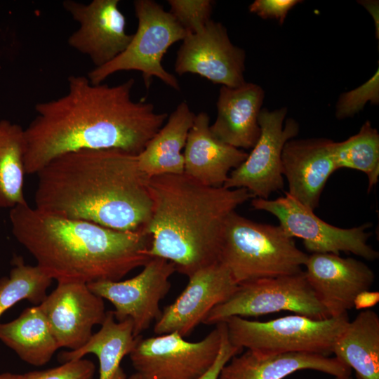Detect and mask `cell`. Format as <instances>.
I'll return each mask as SVG.
<instances>
[{"label": "cell", "mask_w": 379, "mask_h": 379, "mask_svg": "<svg viewBox=\"0 0 379 379\" xmlns=\"http://www.w3.org/2000/svg\"><path fill=\"white\" fill-rule=\"evenodd\" d=\"M132 78L114 86L71 75L67 93L38 102L25 129L26 174H36L55 158L83 149H117L140 154L168 119L152 103L135 101Z\"/></svg>", "instance_id": "obj_1"}, {"label": "cell", "mask_w": 379, "mask_h": 379, "mask_svg": "<svg viewBox=\"0 0 379 379\" xmlns=\"http://www.w3.org/2000/svg\"><path fill=\"white\" fill-rule=\"evenodd\" d=\"M36 175L34 204L41 211L126 232L142 230L150 218L149 178L137 154L117 149L72 152Z\"/></svg>", "instance_id": "obj_2"}, {"label": "cell", "mask_w": 379, "mask_h": 379, "mask_svg": "<svg viewBox=\"0 0 379 379\" xmlns=\"http://www.w3.org/2000/svg\"><path fill=\"white\" fill-rule=\"evenodd\" d=\"M15 239L39 269L58 282L119 281L152 258L142 230L119 231L41 211L27 203L10 209Z\"/></svg>", "instance_id": "obj_3"}, {"label": "cell", "mask_w": 379, "mask_h": 379, "mask_svg": "<svg viewBox=\"0 0 379 379\" xmlns=\"http://www.w3.org/2000/svg\"><path fill=\"white\" fill-rule=\"evenodd\" d=\"M152 201L142 231L150 237L147 254L174 264L189 277L219 262L228 217L253 197L246 189L203 185L185 173L149 178Z\"/></svg>", "instance_id": "obj_4"}, {"label": "cell", "mask_w": 379, "mask_h": 379, "mask_svg": "<svg viewBox=\"0 0 379 379\" xmlns=\"http://www.w3.org/2000/svg\"><path fill=\"white\" fill-rule=\"evenodd\" d=\"M307 258L279 225L257 222L236 211L226 221L219 262L238 285L298 274Z\"/></svg>", "instance_id": "obj_5"}, {"label": "cell", "mask_w": 379, "mask_h": 379, "mask_svg": "<svg viewBox=\"0 0 379 379\" xmlns=\"http://www.w3.org/2000/svg\"><path fill=\"white\" fill-rule=\"evenodd\" d=\"M349 321L347 314L324 319L294 314L267 321L232 317L224 322L230 342L241 349L328 356Z\"/></svg>", "instance_id": "obj_6"}, {"label": "cell", "mask_w": 379, "mask_h": 379, "mask_svg": "<svg viewBox=\"0 0 379 379\" xmlns=\"http://www.w3.org/2000/svg\"><path fill=\"white\" fill-rule=\"evenodd\" d=\"M133 6L138 27L127 48L109 63L94 67L86 77L92 84H99L116 72L135 70L141 72L147 88L153 77H157L179 91L178 79L165 69L162 59L168 49L189 32L154 1L135 0Z\"/></svg>", "instance_id": "obj_7"}, {"label": "cell", "mask_w": 379, "mask_h": 379, "mask_svg": "<svg viewBox=\"0 0 379 379\" xmlns=\"http://www.w3.org/2000/svg\"><path fill=\"white\" fill-rule=\"evenodd\" d=\"M280 311L316 319L330 317L302 270L292 275L262 278L239 284L227 300L210 311L202 324L216 325L232 317H258Z\"/></svg>", "instance_id": "obj_8"}, {"label": "cell", "mask_w": 379, "mask_h": 379, "mask_svg": "<svg viewBox=\"0 0 379 379\" xmlns=\"http://www.w3.org/2000/svg\"><path fill=\"white\" fill-rule=\"evenodd\" d=\"M223 322L204 338L186 340L176 332L143 338L129 354L141 379H197L213 364L219 353Z\"/></svg>", "instance_id": "obj_9"}, {"label": "cell", "mask_w": 379, "mask_h": 379, "mask_svg": "<svg viewBox=\"0 0 379 379\" xmlns=\"http://www.w3.org/2000/svg\"><path fill=\"white\" fill-rule=\"evenodd\" d=\"M255 210L274 215L279 226L292 238L302 239L305 248L312 253H351L368 260H376L378 252L368 243L369 222L352 228H341L319 218L314 211L306 207L287 192L274 199L253 198Z\"/></svg>", "instance_id": "obj_10"}, {"label": "cell", "mask_w": 379, "mask_h": 379, "mask_svg": "<svg viewBox=\"0 0 379 379\" xmlns=\"http://www.w3.org/2000/svg\"><path fill=\"white\" fill-rule=\"evenodd\" d=\"M286 107L261 109L259 138L246 160L230 172L224 187L246 189L253 198L264 199L284 189L283 148L299 132L298 121L292 118L286 119Z\"/></svg>", "instance_id": "obj_11"}, {"label": "cell", "mask_w": 379, "mask_h": 379, "mask_svg": "<svg viewBox=\"0 0 379 379\" xmlns=\"http://www.w3.org/2000/svg\"><path fill=\"white\" fill-rule=\"evenodd\" d=\"M142 267L136 276L124 281L87 284L93 293L114 305L112 312L117 321H131L135 337L160 317L159 302L169 292L170 278L176 272L173 263L157 257Z\"/></svg>", "instance_id": "obj_12"}, {"label": "cell", "mask_w": 379, "mask_h": 379, "mask_svg": "<svg viewBox=\"0 0 379 379\" xmlns=\"http://www.w3.org/2000/svg\"><path fill=\"white\" fill-rule=\"evenodd\" d=\"M182 41L175 62V72L180 76L195 74L230 88L246 82V53L232 43L220 22L211 20L201 30L189 32Z\"/></svg>", "instance_id": "obj_13"}, {"label": "cell", "mask_w": 379, "mask_h": 379, "mask_svg": "<svg viewBox=\"0 0 379 379\" xmlns=\"http://www.w3.org/2000/svg\"><path fill=\"white\" fill-rule=\"evenodd\" d=\"M119 0H93L88 4L72 0L62 2L64 9L78 22L68 44L102 67L120 55L133 34L126 31V18L119 8Z\"/></svg>", "instance_id": "obj_14"}, {"label": "cell", "mask_w": 379, "mask_h": 379, "mask_svg": "<svg viewBox=\"0 0 379 379\" xmlns=\"http://www.w3.org/2000/svg\"><path fill=\"white\" fill-rule=\"evenodd\" d=\"M188 279L182 293L165 307L155 321V334L176 332L186 337L203 323L214 307L227 300L238 286L229 270L220 262L197 270Z\"/></svg>", "instance_id": "obj_15"}, {"label": "cell", "mask_w": 379, "mask_h": 379, "mask_svg": "<svg viewBox=\"0 0 379 379\" xmlns=\"http://www.w3.org/2000/svg\"><path fill=\"white\" fill-rule=\"evenodd\" d=\"M38 306L59 348L70 350L83 347L92 336L93 326L101 325L107 314L103 298L82 282H58Z\"/></svg>", "instance_id": "obj_16"}, {"label": "cell", "mask_w": 379, "mask_h": 379, "mask_svg": "<svg viewBox=\"0 0 379 379\" xmlns=\"http://www.w3.org/2000/svg\"><path fill=\"white\" fill-rule=\"evenodd\" d=\"M305 277L330 317L347 314L358 293L369 290L373 271L364 262L333 253H312L305 264Z\"/></svg>", "instance_id": "obj_17"}, {"label": "cell", "mask_w": 379, "mask_h": 379, "mask_svg": "<svg viewBox=\"0 0 379 379\" xmlns=\"http://www.w3.org/2000/svg\"><path fill=\"white\" fill-rule=\"evenodd\" d=\"M327 138H293L285 144L281 162L287 193L306 207L319 206L322 191L336 171L331 145Z\"/></svg>", "instance_id": "obj_18"}, {"label": "cell", "mask_w": 379, "mask_h": 379, "mask_svg": "<svg viewBox=\"0 0 379 379\" xmlns=\"http://www.w3.org/2000/svg\"><path fill=\"white\" fill-rule=\"evenodd\" d=\"M184 173L211 187H222L230 172L246 159L248 153L216 138L206 112L195 115L184 148Z\"/></svg>", "instance_id": "obj_19"}, {"label": "cell", "mask_w": 379, "mask_h": 379, "mask_svg": "<svg viewBox=\"0 0 379 379\" xmlns=\"http://www.w3.org/2000/svg\"><path fill=\"white\" fill-rule=\"evenodd\" d=\"M264 98V90L256 84L246 81L235 88L222 86L216 103V119L210 126L213 135L236 148L252 149L260 134L258 117Z\"/></svg>", "instance_id": "obj_20"}, {"label": "cell", "mask_w": 379, "mask_h": 379, "mask_svg": "<svg viewBox=\"0 0 379 379\" xmlns=\"http://www.w3.org/2000/svg\"><path fill=\"white\" fill-rule=\"evenodd\" d=\"M314 370L335 377L351 375L335 357L305 352L268 354L247 350L222 367L218 379H283L302 370Z\"/></svg>", "instance_id": "obj_21"}, {"label": "cell", "mask_w": 379, "mask_h": 379, "mask_svg": "<svg viewBox=\"0 0 379 379\" xmlns=\"http://www.w3.org/2000/svg\"><path fill=\"white\" fill-rule=\"evenodd\" d=\"M195 114L180 102L143 150L138 154L140 169L148 177L184 173L185 148Z\"/></svg>", "instance_id": "obj_22"}, {"label": "cell", "mask_w": 379, "mask_h": 379, "mask_svg": "<svg viewBox=\"0 0 379 379\" xmlns=\"http://www.w3.org/2000/svg\"><path fill=\"white\" fill-rule=\"evenodd\" d=\"M138 338L130 319L118 321L112 310L107 311L100 329L79 349L61 352L58 360L65 363L93 354L99 361V379H128L121 364L134 348Z\"/></svg>", "instance_id": "obj_23"}, {"label": "cell", "mask_w": 379, "mask_h": 379, "mask_svg": "<svg viewBox=\"0 0 379 379\" xmlns=\"http://www.w3.org/2000/svg\"><path fill=\"white\" fill-rule=\"evenodd\" d=\"M332 353L357 379H379V317L371 310L359 312L335 341Z\"/></svg>", "instance_id": "obj_24"}, {"label": "cell", "mask_w": 379, "mask_h": 379, "mask_svg": "<svg viewBox=\"0 0 379 379\" xmlns=\"http://www.w3.org/2000/svg\"><path fill=\"white\" fill-rule=\"evenodd\" d=\"M0 340L23 361L35 366L49 362L59 349L38 305L25 309L18 317L9 322L0 324Z\"/></svg>", "instance_id": "obj_25"}, {"label": "cell", "mask_w": 379, "mask_h": 379, "mask_svg": "<svg viewBox=\"0 0 379 379\" xmlns=\"http://www.w3.org/2000/svg\"><path fill=\"white\" fill-rule=\"evenodd\" d=\"M25 129L8 120L0 121V208L27 203L23 192L25 173Z\"/></svg>", "instance_id": "obj_26"}, {"label": "cell", "mask_w": 379, "mask_h": 379, "mask_svg": "<svg viewBox=\"0 0 379 379\" xmlns=\"http://www.w3.org/2000/svg\"><path fill=\"white\" fill-rule=\"evenodd\" d=\"M332 155L336 169L347 168L366 173L368 191L378 183L379 178V133L369 121L359 132L342 142H333Z\"/></svg>", "instance_id": "obj_27"}, {"label": "cell", "mask_w": 379, "mask_h": 379, "mask_svg": "<svg viewBox=\"0 0 379 379\" xmlns=\"http://www.w3.org/2000/svg\"><path fill=\"white\" fill-rule=\"evenodd\" d=\"M11 265L9 275L0 279V318L22 300L39 305L52 282L37 265L26 264L21 256L15 255Z\"/></svg>", "instance_id": "obj_28"}, {"label": "cell", "mask_w": 379, "mask_h": 379, "mask_svg": "<svg viewBox=\"0 0 379 379\" xmlns=\"http://www.w3.org/2000/svg\"><path fill=\"white\" fill-rule=\"evenodd\" d=\"M170 13L190 33L201 30L211 20L213 1L211 0H168Z\"/></svg>", "instance_id": "obj_29"}, {"label": "cell", "mask_w": 379, "mask_h": 379, "mask_svg": "<svg viewBox=\"0 0 379 379\" xmlns=\"http://www.w3.org/2000/svg\"><path fill=\"white\" fill-rule=\"evenodd\" d=\"M368 102L374 105L379 102L378 69L366 83L340 95L336 104L335 116L338 119L352 117L362 110Z\"/></svg>", "instance_id": "obj_30"}, {"label": "cell", "mask_w": 379, "mask_h": 379, "mask_svg": "<svg viewBox=\"0 0 379 379\" xmlns=\"http://www.w3.org/2000/svg\"><path fill=\"white\" fill-rule=\"evenodd\" d=\"M95 371L94 363L82 358L52 368L28 372L24 379H93Z\"/></svg>", "instance_id": "obj_31"}, {"label": "cell", "mask_w": 379, "mask_h": 379, "mask_svg": "<svg viewBox=\"0 0 379 379\" xmlns=\"http://www.w3.org/2000/svg\"><path fill=\"white\" fill-rule=\"evenodd\" d=\"M299 0H255L248 10L262 19H275L282 25L290 10L302 3Z\"/></svg>", "instance_id": "obj_32"}, {"label": "cell", "mask_w": 379, "mask_h": 379, "mask_svg": "<svg viewBox=\"0 0 379 379\" xmlns=\"http://www.w3.org/2000/svg\"><path fill=\"white\" fill-rule=\"evenodd\" d=\"M221 345L218 357L212 366L197 379H218L222 367L234 356L241 353L243 349L233 345L229 340L225 323L223 322Z\"/></svg>", "instance_id": "obj_33"}, {"label": "cell", "mask_w": 379, "mask_h": 379, "mask_svg": "<svg viewBox=\"0 0 379 379\" xmlns=\"http://www.w3.org/2000/svg\"><path fill=\"white\" fill-rule=\"evenodd\" d=\"M379 302V292L366 290L357 295L354 300L353 307L357 310H370Z\"/></svg>", "instance_id": "obj_34"}, {"label": "cell", "mask_w": 379, "mask_h": 379, "mask_svg": "<svg viewBox=\"0 0 379 379\" xmlns=\"http://www.w3.org/2000/svg\"><path fill=\"white\" fill-rule=\"evenodd\" d=\"M25 374L5 372L0 373V379H24Z\"/></svg>", "instance_id": "obj_35"}, {"label": "cell", "mask_w": 379, "mask_h": 379, "mask_svg": "<svg viewBox=\"0 0 379 379\" xmlns=\"http://www.w3.org/2000/svg\"><path fill=\"white\" fill-rule=\"evenodd\" d=\"M128 379H141V378L137 373H135L128 377Z\"/></svg>", "instance_id": "obj_36"}, {"label": "cell", "mask_w": 379, "mask_h": 379, "mask_svg": "<svg viewBox=\"0 0 379 379\" xmlns=\"http://www.w3.org/2000/svg\"><path fill=\"white\" fill-rule=\"evenodd\" d=\"M335 379H352L350 375L335 377Z\"/></svg>", "instance_id": "obj_37"}]
</instances>
